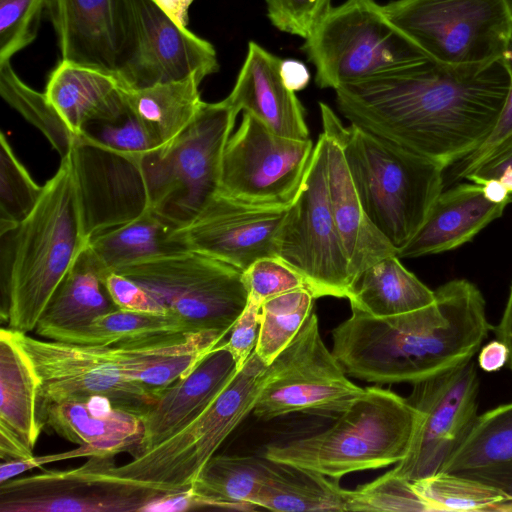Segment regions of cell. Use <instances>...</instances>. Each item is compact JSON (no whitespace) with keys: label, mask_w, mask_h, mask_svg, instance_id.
I'll list each match as a JSON object with an SVG mask.
<instances>
[{"label":"cell","mask_w":512,"mask_h":512,"mask_svg":"<svg viewBox=\"0 0 512 512\" xmlns=\"http://www.w3.org/2000/svg\"><path fill=\"white\" fill-rule=\"evenodd\" d=\"M346 374L322 340L312 311L292 342L267 366L252 412L264 421L291 413L336 419L365 391Z\"/></svg>","instance_id":"7c38bea8"},{"label":"cell","mask_w":512,"mask_h":512,"mask_svg":"<svg viewBox=\"0 0 512 512\" xmlns=\"http://www.w3.org/2000/svg\"><path fill=\"white\" fill-rule=\"evenodd\" d=\"M66 157L86 241L153 210L143 156L112 150L80 134Z\"/></svg>","instance_id":"e0dca14e"},{"label":"cell","mask_w":512,"mask_h":512,"mask_svg":"<svg viewBox=\"0 0 512 512\" xmlns=\"http://www.w3.org/2000/svg\"><path fill=\"white\" fill-rule=\"evenodd\" d=\"M315 299L309 289L299 288L262 302L255 352L267 366L298 334L314 311Z\"/></svg>","instance_id":"8d00e7d4"},{"label":"cell","mask_w":512,"mask_h":512,"mask_svg":"<svg viewBox=\"0 0 512 512\" xmlns=\"http://www.w3.org/2000/svg\"><path fill=\"white\" fill-rule=\"evenodd\" d=\"M239 371L231 353L218 344L188 376L157 393L141 417L142 435L128 453L132 457L143 454L182 430L217 399Z\"/></svg>","instance_id":"ffe728a7"},{"label":"cell","mask_w":512,"mask_h":512,"mask_svg":"<svg viewBox=\"0 0 512 512\" xmlns=\"http://www.w3.org/2000/svg\"><path fill=\"white\" fill-rule=\"evenodd\" d=\"M226 335L221 331L155 334L111 348L126 379L157 394L188 376Z\"/></svg>","instance_id":"7402d4cb"},{"label":"cell","mask_w":512,"mask_h":512,"mask_svg":"<svg viewBox=\"0 0 512 512\" xmlns=\"http://www.w3.org/2000/svg\"><path fill=\"white\" fill-rule=\"evenodd\" d=\"M93 456L108 455L93 446L80 445L79 448L66 452H60L44 456H32L28 459L3 461L1 462L0 465V484L22 474L23 472H26L33 468L40 467L44 464L72 458Z\"/></svg>","instance_id":"f907efd6"},{"label":"cell","mask_w":512,"mask_h":512,"mask_svg":"<svg viewBox=\"0 0 512 512\" xmlns=\"http://www.w3.org/2000/svg\"><path fill=\"white\" fill-rule=\"evenodd\" d=\"M243 279L249 299L260 304L273 296L307 288L304 279L278 257L256 260L243 272Z\"/></svg>","instance_id":"f6af8a7d"},{"label":"cell","mask_w":512,"mask_h":512,"mask_svg":"<svg viewBox=\"0 0 512 512\" xmlns=\"http://www.w3.org/2000/svg\"><path fill=\"white\" fill-rule=\"evenodd\" d=\"M512 461V402L476 418L441 472L465 475Z\"/></svg>","instance_id":"e575fe53"},{"label":"cell","mask_w":512,"mask_h":512,"mask_svg":"<svg viewBox=\"0 0 512 512\" xmlns=\"http://www.w3.org/2000/svg\"><path fill=\"white\" fill-rule=\"evenodd\" d=\"M187 332L170 314H153L115 309L95 318L83 328L60 331L48 339L81 345L109 346L116 343L164 333Z\"/></svg>","instance_id":"d590c367"},{"label":"cell","mask_w":512,"mask_h":512,"mask_svg":"<svg viewBox=\"0 0 512 512\" xmlns=\"http://www.w3.org/2000/svg\"><path fill=\"white\" fill-rule=\"evenodd\" d=\"M507 205L490 201L473 182L442 191L422 227L396 255L416 258L455 249L501 217Z\"/></svg>","instance_id":"d4e9b609"},{"label":"cell","mask_w":512,"mask_h":512,"mask_svg":"<svg viewBox=\"0 0 512 512\" xmlns=\"http://www.w3.org/2000/svg\"><path fill=\"white\" fill-rule=\"evenodd\" d=\"M267 17L278 30L307 39L332 9V0H265Z\"/></svg>","instance_id":"ee69618b"},{"label":"cell","mask_w":512,"mask_h":512,"mask_svg":"<svg viewBox=\"0 0 512 512\" xmlns=\"http://www.w3.org/2000/svg\"><path fill=\"white\" fill-rule=\"evenodd\" d=\"M413 485L431 512H503L509 501L501 490L460 474L439 472L415 481Z\"/></svg>","instance_id":"f35d334b"},{"label":"cell","mask_w":512,"mask_h":512,"mask_svg":"<svg viewBox=\"0 0 512 512\" xmlns=\"http://www.w3.org/2000/svg\"><path fill=\"white\" fill-rule=\"evenodd\" d=\"M101 276L85 244L47 304L36 333L48 338L55 332L80 329L98 316L118 309L106 292Z\"/></svg>","instance_id":"83f0119b"},{"label":"cell","mask_w":512,"mask_h":512,"mask_svg":"<svg viewBox=\"0 0 512 512\" xmlns=\"http://www.w3.org/2000/svg\"><path fill=\"white\" fill-rule=\"evenodd\" d=\"M274 464L264 455H214L190 487L195 507L255 508L254 500Z\"/></svg>","instance_id":"1f68e13d"},{"label":"cell","mask_w":512,"mask_h":512,"mask_svg":"<svg viewBox=\"0 0 512 512\" xmlns=\"http://www.w3.org/2000/svg\"><path fill=\"white\" fill-rule=\"evenodd\" d=\"M351 496L352 490L341 488L338 480L275 462L254 506L285 512H343L350 511Z\"/></svg>","instance_id":"836d02e7"},{"label":"cell","mask_w":512,"mask_h":512,"mask_svg":"<svg viewBox=\"0 0 512 512\" xmlns=\"http://www.w3.org/2000/svg\"><path fill=\"white\" fill-rule=\"evenodd\" d=\"M313 149L311 139L278 135L244 112L223 153L219 191L250 205L290 206L302 187Z\"/></svg>","instance_id":"5bb4252c"},{"label":"cell","mask_w":512,"mask_h":512,"mask_svg":"<svg viewBox=\"0 0 512 512\" xmlns=\"http://www.w3.org/2000/svg\"><path fill=\"white\" fill-rule=\"evenodd\" d=\"M479 388L473 358L413 383L406 399L418 424L407 455L391 472L410 482L441 472L478 417Z\"/></svg>","instance_id":"2e32d148"},{"label":"cell","mask_w":512,"mask_h":512,"mask_svg":"<svg viewBox=\"0 0 512 512\" xmlns=\"http://www.w3.org/2000/svg\"><path fill=\"white\" fill-rule=\"evenodd\" d=\"M68 157L17 227L9 284L8 327L36 329L47 304L86 244Z\"/></svg>","instance_id":"5b68a950"},{"label":"cell","mask_w":512,"mask_h":512,"mask_svg":"<svg viewBox=\"0 0 512 512\" xmlns=\"http://www.w3.org/2000/svg\"><path fill=\"white\" fill-rule=\"evenodd\" d=\"M177 227L154 210L107 230L86 243L101 275L140 260L186 250L173 238Z\"/></svg>","instance_id":"d6a6232c"},{"label":"cell","mask_w":512,"mask_h":512,"mask_svg":"<svg viewBox=\"0 0 512 512\" xmlns=\"http://www.w3.org/2000/svg\"><path fill=\"white\" fill-rule=\"evenodd\" d=\"M509 351L499 339L490 341L483 346L478 355V365L486 372H495L507 364Z\"/></svg>","instance_id":"f5cc1de1"},{"label":"cell","mask_w":512,"mask_h":512,"mask_svg":"<svg viewBox=\"0 0 512 512\" xmlns=\"http://www.w3.org/2000/svg\"><path fill=\"white\" fill-rule=\"evenodd\" d=\"M418 419L406 398L378 386L367 387L329 428L270 444L263 455L339 480L353 472L399 463L410 449Z\"/></svg>","instance_id":"277c9868"},{"label":"cell","mask_w":512,"mask_h":512,"mask_svg":"<svg viewBox=\"0 0 512 512\" xmlns=\"http://www.w3.org/2000/svg\"><path fill=\"white\" fill-rule=\"evenodd\" d=\"M497 339L502 341L508 348V367L512 372V284L510 287L507 303L499 324L495 327Z\"/></svg>","instance_id":"9f6ffc18"},{"label":"cell","mask_w":512,"mask_h":512,"mask_svg":"<svg viewBox=\"0 0 512 512\" xmlns=\"http://www.w3.org/2000/svg\"><path fill=\"white\" fill-rule=\"evenodd\" d=\"M44 93L77 135L88 123L114 120L127 109L112 75L62 60L50 74Z\"/></svg>","instance_id":"4316f807"},{"label":"cell","mask_w":512,"mask_h":512,"mask_svg":"<svg viewBox=\"0 0 512 512\" xmlns=\"http://www.w3.org/2000/svg\"><path fill=\"white\" fill-rule=\"evenodd\" d=\"M319 108L341 142L368 218L397 253L419 231L442 193L445 168L359 126H344L324 102Z\"/></svg>","instance_id":"3957f363"},{"label":"cell","mask_w":512,"mask_h":512,"mask_svg":"<svg viewBox=\"0 0 512 512\" xmlns=\"http://www.w3.org/2000/svg\"><path fill=\"white\" fill-rule=\"evenodd\" d=\"M114 271L143 287L187 332L229 334L249 299L243 271L187 249L132 262Z\"/></svg>","instance_id":"52a82bcc"},{"label":"cell","mask_w":512,"mask_h":512,"mask_svg":"<svg viewBox=\"0 0 512 512\" xmlns=\"http://www.w3.org/2000/svg\"><path fill=\"white\" fill-rule=\"evenodd\" d=\"M39 422L69 442L90 445L113 456L129 452L142 435L139 416L114 407L102 396L51 404Z\"/></svg>","instance_id":"484cf974"},{"label":"cell","mask_w":512,"mask_h":512,"mask_svg":"<svg viewBox=\"0 0 512 512\" xmlns=\"http://www.w3.org/2000/svg\"><path fill=\"white\" fill-rule=\"evenodd\" d=\"M395 254L364 270L348 296L351 310L374 317L412 312L432 304L435 291L407 270Z\"/></svg>","instance_id":"f546056e"},{"label":"cell","mask_w":512,"mask_h":512,"mask_svg":"<svg viewBox=\"0 0 512 512\" xmlns=\"http://www.w3.org/2000/svg\"><path fill=\"white\" fill-rule=\"evenodd\" d=\"M39 378L14 330H0V428L13 433L30 451L43 427L37 416Z\"/></svg>","instance_id":"f1b7e54d"},{"label":"cell","mask_w":512,"mask_h":512,"mask_svg":"<svg viewBox=\"0 0 512 512\" xmlns=\"http://www.w3.org/2000/svg\"><path fill=\"white\" fill-rule=\"evenodd\" d=\"M156 3L181 27H187L188 11L194 0H155Z\"/></svg>","instance_id":"6f0895ef"},{"label":"cell","mask_w":512,"mask_h":512,"mask_svg":"<svg viewBox=\"0 0 512 512\" xmlns=\"http://www.w3.org/2000/svg\"><path fill=\"white\" fill-rule=\"evenodd\" d=\"M280 75L284 85L293 92L303 90L310 81L306 65L294 59L282 60Z\"/></svg>","instance_id":"db71d44e"},{"label":"cell","mask_w":512,"mask_h":512,"mask_svg":"<svg viewBox=\"0 0 512 512\" xmlns=\"http://www.w3.org/2000/svg\"><path fill=\"white\" fill-rule=\"evenodd\" d=\"M61 60L114 77L124 43L122 0H47Z\"/></svg>","instance_id":"44dd1931"},{"label":"cell","mask_w":512,"mask_h":512,"mask_svg":"<svg viewBox=\"0 0 512 512\" xmlns=\"http://www.w3.org/2000/svg\"><path fill=\"white\" fill-rule=\"evenodd\" d=\"M282 59L250 41L228 102L263 122L274 133L299 140L309 138L304 108L283 83Z\"/></svg>","instance_id":"603a6c76"},{"label":"cell","mask_w":512,"mask_h":512,"mask_svg":"<svg viewBox=\"0 0 512 512\" xmlns=\"http://www.w3.org/2000/svg\"><path fill=\"white\" fill-rule=\"evenodd\" d=\"M382 8L430 60L447 66L501 59L512 28V0H394Z\"/></svg>","instance_id":"ba28073f"},{"label":"cell","mask_w":512,"mask_h":512,"mask_svg":"<svg viewBox=\"0 0 512 512\" xmlns=\"http://www.w3.org/2000/svg\"><path fill=\"white\" fill-rule=\"evenodd\" d=\"M267 365L255 350L217 399L182 430L149 451L115 466L118 476L189 490L224 440L251 413Z\"/></svg>","instance_id":"9c48e42d"},{"label":"cell","mask_w":512,"mask_h":512,"mask_svg":"<svg viewBox=\"0 0 512 512\" xmlns=\"http://www.w3.org/2000/svg\"><path fill=\"white\" fill-rule=\"evenodd\" d=\"M43 192L0 134V233L17 228L36 207Z\"/></svg>","instance_id":"ab89813d"},{"label":"cell","mask_w":512,"mask_h":512,"mask_svg":"<svg viewBox=\"0 0 512 512\" xmlns=\"http://www.w3.org/2000/svg\"><path fill=\"white\" fill-rule=\"evenodd\" d=\"M124 43L114 78L122 89H140L219 70L207 40L181 27L155 0H122Z\"/></svg>","instance_id":"9a60e30c"},{"label":"cell","mask_w":512,"mask_h":512,"mask_svg":"<svg viewBox=\"0 0 512 512\" xmlns=\"http://www.w3.org/2000/svg\"><path fill=\"white\" fill-rule=\"evenodd\" d=\"M301 49L321 89L336 90L428 59L374 0H346L332 7Z\"/></svg>","instance_id":"8992f818"},{"label":"cell","mask_w":512,"mask_h":512,"mask_svg":"<svg viewBox=\"0 0 512 512\" xmlns=\"http://www.w3.org/2000/svg\"><path fill=\"white\" fill-rule=\"evenodd\" d=\"M199 74L140 89H122L126 103L160 147L171 143L191 123L204 101Z\"/></svg>","instance_id":"4dcf8cb0"},{"label":"cell","mask_w":512,"mask_h":512,"mask_svg":"<svg viewBox=\"0 0 512 512\" xmlns=\"http://www.w3.org/2000/svg\"><path fill=\"white\" fill-rule=\"evenodd\" d=\"M115 466L113 455L93 456L76 468L12 478L0 484V512H146L188 491L118 476Z\"/></svg>","instance_id":"8fae6325"},{"label":"cell","mask_w":512,"mask_h":512,"mask_svg":"<svg viewBox=\"0 0 512 512\" xmlns=\"http://www.w3.org/2000/svg\"><path fill=\"white\" fill-rule=\"evenodd\" d=\"M14 332L39 378L38 420L51 404L94 396L105 397L114 407L141 418L156 400V393L126 379L111 345L45 341Z\"/></svg>","instance_id":"4fadbf2b"},{"label":"cell","mask_w":512,"mask_h":512,"mask_svg":"<svg viewBox=\"0 0 512 512\" xmlns=\"http://www.w3.org/2000/svg\"><path fill=\"white\" fill-rule=\"evenodd\" d=\"M34 456L13 433L0 428V459L1 461L28 459Z\"/></svg>","instance_id":"11a10c76"},{"label":"cell","mask_w":512,"mask_h":512,"mask_svg":"<svg viewBox=\"0 0 512 512\" xmlns=\"http://www.w3.org/2000/svg\"><path fill=\"white\" fill-rule=\"evenodd\" d=\"M0 94L46 137L61 159L69 154L79 135L62 119L45 93L34 90L18 77L10 61L0 63Z\"/></svg>","instance_id":"74e56055"},{"label":"cell","mask_w":512,"mask_h":512,"mask_svg":"<svg viewBox=\"0 0 512 512\" xmlns=\"http://www.w3.org/2000/svg\"><path fill=\"white\" fill-rule=\"evenodd\" d=\"M101 277L106 292L117 308L144 313L168 314L167 310L154 297L130 278L115 271L106 272Z\"/></svg>","instance_id":"7dc6e473"},{"label":"cell","mask_w":512,"mask_h":512,"mask_svg":"<svg viewBox=\"0 0 512 512\" xmlns=\"http://www.w3.org/2000/svg\"><path fill=\"white\" fill-rule=\"evenodd\" d=\"M464 476L479 480L501 490L508 498L504 512H512V461Z\"/></svg>","instance_id":"816d5d0a"},{"label":"cell","mask_w":512,"mask_h":512,"mask_svg":"<svg viewBox=\"0 0 512 512\" xmlns=\"http://www.w3.org/2000/svg\"><path fill=\"white\" fill-rule=\"evenodd\" d=\"M277 257L304 279L316 298H348L353 280L330 206L323 132L314 146L302 187L280 228Z\"/></svg>","instance_id":"30bf717a"},{"label":"cell","mask_w":512,"mask_h":512,"mask_svg":"<svg viewBox=\"0 0 512 512\" xmlns=\"http://www.w3.org/2000/svg\"><path fill=\"white\" fill-rule=\"evenodd\" d=\"M465 179L479 184L494 180L512 194V137L503 142Z\"/></svg>","instance_id":"681fc988"},{"label":"cell","mask_w":512,"mask_h":512,"mask_svg":"<svg viewBox=\"0 0 512 512\" xmlns=\"http://www.w3.org/2000/svg\"><path fill=\"white\" fill-rule=\"evenodd\" d=\"M509 88L502 59L454 67L428 58L344 84L335 93L337 108L350 124L446 169L488 137Z\"/></svg>","instance_id":"6da1fadb"},{"label":"cell","mask_w":512,"mask_h":512,"mask_svg":"<svg viewBox=\"0 0 512 512\" xmlns=\"http://www.w3.org/2000/svg\"><path fill=\"white\" fill-rule=\"evenodd\" d=\"M238 113L226 98L203 102L185 130L161 148L171 195L156 212L177 228L219 190L223 153Z\"/></svg>","instance_id":"ac0fdd59"},{"label":"cell","mask_w":512,"mask_h":512,"mask_svg":"<svg viewBox=\"0 0 512 512\" xmlns=\"http://www.w3.org/2000/svg\"><path fill=\"white\" fill-rule=\"evenodd\" d=\"M321 119L322 132L327 141L329 201L354 284L364 270L395 255L396 249L368 218L348 169L341 142L330 123Z\"/></svg>","instance_id":"cb8c5ba5"},{"label":"cell","mask_w":512,"mask_h":512,"mask_svg":"<svg viewBox=\"0 0 512 512\" xmlns=\"http://www.w3.org/2000/svg\"><path fill=\"white\" fill-rule=\"evenodd\" d=\"M81 135L104 147L136 157L161 148L128 105L125 112L114 120L88 123Z\"/></svg>","instance_id":"b9f144b4"},{"label":"cell","mask_w":512,"mask_h":512,"mask_svg":"<svg viewBox=\"0 0 512 512\" xmlns=\"http://www.w3.org/2000/svg\"><path fill=\"white\" fill-rule=\"evenodd\" d=\"M261 304L248 299L243 312L233 324L227 341L221 342L233 356L239 370L256 348L260 327Z\"/></svg>","instance_id":"c3c4849f"},{"label":"cell","mask_w":512,"mask_h":512,"mask_svg":"<svg viewBox=\"0 0 512 512\" xmlns=\"http://www.w3.org/2000/svg\"><path fill=\"white\" fill-rule=\"evenodd\" d=\"M287 207H263L236 200L219 190L173 238L195 251L245 271L256 260L277 257V238Z\"/></svg>","instance_id":"d6986e66"},{"label":"cell","mask_w":512,"mask_h":512,"mask_svg":"<svg viewBox=\"0 0 512 512\" xmlns=\"http://www.w3.org/2000/svg\"><path fill=\"white\" fill-rule=\"evenodd\" d=\"M501 59L510 76V88L504 107L488 137L473 152L453 164L451 174L454 180L465 179L498 146L512 137V28Z\"/></svg>","instance_id":"bcb514c9"},{"label":"cell","mask_w":512,"mask_h":512,"mask_svg":"<svg viewBox=\"0 0 512 512\" xmlns=\"http://www.w3.org/2000/svg\"><path fill=\"white\" fill-rule=\"evenodd\" d=\"M491 328L480 290L455 279L435 290L432 304L412 312L352 311L331 333L332 352L357 379L413 384L473 358Z\"/></svg>","instance_id":"7a4b0ae2"},{"label":"cell","mask_w":512,"mask_h":512,"mask_svg":"<svg viewBox=\"0 0 512 512\" xmlns=\"http://www.w3.org/2000/svg\"><path fill=\"white\" fill-rule=\"evenodd\" d=\"M47 0H0V63L31 44Z\"/></svg>","instance_id":"7bdbcfd3"},{"label":"cell","mask_w":512,"mask_h":512,"mask_svg":"<svg viewBox=\"0 0 512 512\" xmlns=\"http://www.w3.org/2000/svg\"><path fill=\"white\" fill-rule=\"evenodd\" d=\"M350 511L431 512L413 482L390 471L352 490Z\"/></svg>","instance_id":"60d3db41"}]
</instances>
